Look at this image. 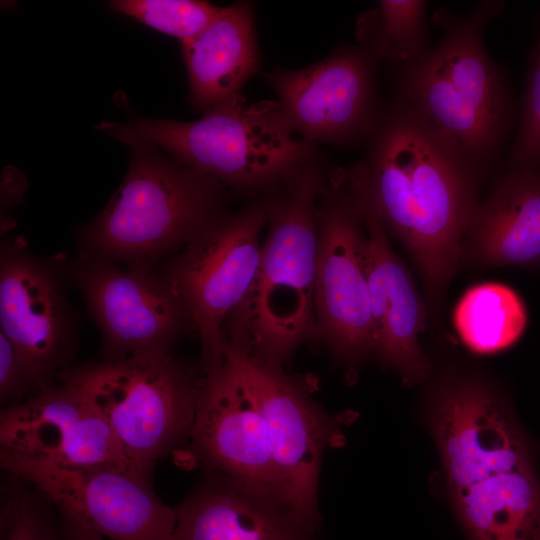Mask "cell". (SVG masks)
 <instances>
[{
  "mask_svg": "<svg viewBox=\"0 0 540 540\" xmlns=\"http://www.w3.org/2000/svg\"><path fill=\"white\" fill-rule=\"evenodd\" d=\"M364 146L358 163L369 197L416 264L428 310L437 313L490 172L396 94L384 101Z\"/></svg>",
  "mask_w": 540,
  "mask_h": 540,
  "instance_id": "6da1fadb",
  "label": "cell"
},
{
  "mask_svg": "<svg viewBox=\"0 0 540 540\" xmlns=\"http://www.w3.org/2000/svg\"><path fill=\"white\" fill-rule=\"evenodd\" d=\"M330 167L324 158L308 164L267 193L258 271L223 324L224 343L283 366L301 345L316 341L318 201Z\"/></svg>",
  "mask_w": 540,
  "mask_h": 540,
  "instance_id": "7a4b0ae2",
  "label": "cell"
},
{
  "mask_svg": "<svg viewBox=\"0 0 540 540\" xmlns=\"http://www.w3.org/2000/svg\"><path fill=\"white\" fill-rule=\"evenodd\" d=\"M128 147L122 183L102 211L78 229V256L154 270L229 212L232 194L152 144Z\"/></svg>",
  "mask_w": 540,
  "mask_h": 540,
  "instance_id": "3957f363",
  "label": "cell"
},
{
  "mask_svg": "<svg viewBox=\"0 0 540 540\" xmlns=\"http://www.w3.org/2000/svg\"><path fill=\"white\" fill-rule=\"evenodd\" d=\"M503 7V1L484 0L463 17L446 18L437 44L417 60L393 67L394 94L489 172L513 121L509 84L483 40L485 27Z\"/></svg>",
  "mask_w": 540,
  "mask_h": 540,
  "instance_id": "277c9868",
  "label": "cell"
},
{
  "mask_svg": "<svg viewBox=\"0 0 540 540\" xmlns=\"http://www.w3.org/2000/svg\"><path fill=\"white\" fill-rule=\"evenodd\" d=\"M96 128L125 143L146 142L178 163L250 200L265 195L302 167L324 158L317 144L295 137L277 101L223 104L196 121L137 118Z\"/></svg>",
  "mask_w": 540,
  "mask_h": 540,
  "instance_id": "5b68a950",
  "label": "cell"
},
{
  "mask_svg": "<svg viewBox=\"0 0 540 540\" xmlns=\"http://www.w3.org/2000/svg\"><path fill=\"white\" fill-rule=\"evenodd\" d=\"M202 380L198 365L172 352L71 365L57 378L89 399L128 460L148 473L189 440Z\"/></svg>",
  "mask_w": 540,
  "mask_h": 540,
  "instance_id": "8992f818",
  "label": "cell"
},
{
  "mask_svg": "<svg viewBox=\"0 0 540 540\" xmlns=\"http://www.w3.org/2000/svg\"><path fill=\"white\" fill-rule=\"evenodd\" d=\"M316 341L349 372L373 357L368 238L348 170L330 167L318 201Z\"/></svg>",
  "mask_w": 540,
  "mask_h": 540,
  "instance_id": "52a82bcc",
  "label": "cell"
},
{
  "mask_svg": "<svg viewBox=\"0 0 540 540\" xmlns=\"http://www.w3.org/2000/svg\"><path fill=\"white\" fill-rule=\"evenodd\" d=\"M268 213L267 194L251 199L218 218L157 268L192 317L201 344V374L221 358L223 324L255 280Z\"/></svg>",
  "mask_w": 540,
  "mask_h": 540,
  "instance_id": "ba28073f",
  "label": "cell"
},
{
  "mask_svg": "<svg viewBox=\"0 0 540 540\" xmlns=\"http://www.w3.org/2000/svg\"><path fill=\"white\" fill-rule=\"evenodd\" d=\"M67 274L99 329L100 361L170 353L185 336H197L185 304L158 269L77 256Z\"/></svg>",
  "mask_w": 540,
  "mask_h": 540,
  "instance_id": "9c48e42d",
  "label": "cell"
},
{
  "mask_svg": "<svg viewBox=\"0 0 540 540\" xmlns=\"http://www.w3.org/2000/svg\"><path fill=\"white\" fill-rule=\"evenodd\" d=\"M61 256L32 253L23 237L0 248V325L38 391L57 382L78 349V322Z\"/></svg>",
  "mask_w": 540,
  "mask_h": 540,
  "instance_id": "30bf717a",
  "label": "cell"
},
{
  "mask_svg": "<svg viewBox=\"0 0 540 540\" xmlns=\"http://www.w3.org/2000/svg\"><path fill=\"white\" fill-rule=\"evenodd\" d=\"M380 62L359 43L342 45L312 65L275 68L263 78L295 133L317 145L351 149L365 143L380 115Z\"/></svg>",
  "mask_w": 540,
  "mask_h": 540,
  "instance_id": "8fae6325",
  "label": "cell"
},
{
  "mask_svg": "<svg viewBox=\"0 0 540 540\" xmlns=\"http://www.w3.org/2000/svg\"><path fill=\"white\" fill-rule=\"evenodd\" d=\"M0 463L104 538L169 540L174 531L175 508L156 495L150 474L109 465L65 466L5 450Z\"/></svg>",
  "mask_w": 540,
  "mask_h": 540,
  "instance_id": "7c38bea8",
  "label": "cell"
},
{
  "mask_svg": "<svg viewBox=\"0 0 540 540\" xmlns=\"http://www.w3.org/2000/svg\"><path fill=\"white\" fill-rule=\"evenodd\" d=\"M224 352L263 415L286 504L318 530L320 467L326 447L337 438L336 422L282 365L229 343Z\"/></svg>",
  "mask_w": 540,
  "mask_h": 540,
  "instance_id": "4fadbf2b",
  "label": "cell"
},
{
  "mask_svg": "<svg viewBox=\"0 0 540 540\" xmlns=\"http://www.w3.org/2000/svg\"><path fill=\"white\" fill-rule=\"evenodd\" d=\"M432 428L450 495L500 473L532 468L506 402L476 375L450 372L437 381Z\"/></svg>",
  "mask_w": 540,
  "mask_h": 540,
  "instance_id": "5bb4252c",
  "label": "cell"
},
{
  "mask_svg": "<svg viewBox=\"0 0 540 540\" xmlns=\"http://www.w3.org/2000/svg\"><path fill=\"white\" fill-rule=\"evenodd\" d=\"M189 442L205 470L222 472L287 505L263 415L224 350L203 374Z\"/></svg>",
  "mask_w": 540,
  "mask_h": 540,
  "instance_id": "9a60e30c",
  "label": "cell"
},
{
  "mask_svg": "<svg viewBox=\"0 0 540 540\" xmlns=\"http://www.w3.org/2000/svg\"><path fill=\"white\" fill-rule=\"evenodd\" d=\"M0 446L65 466L109 465L151 474L128 460L102 414L79 389L63 381L2 408Z\"/></svg>",
  "mask_w": 540,
  "mask_h": 540,
  "instance_id": "2e32d148",
  "label": "cell"
},
{
  "mask_svg": "<svg viewBox=\"0 0 540 540\" xmlns=\"http://www.w3.org/2000/svg\"><path fill=\"white\" fill-rule=\"evenodd\" d=\"M348 174L360 200L368 238L373 358L395 371L406 385L424 381L431 370L419 335L428 308L422 301L406 264L395 252L390 235L369 197L358 162Z\"/></svg>",
  "mask_w": 540,
  "mask_h": 540,
  "instance_id": "e0dca14e",
  "label": "cell"
},
{
  "mask_svg": "<svg viewBox=\"0 0 540 540\" xmlns=\"http://www.w3.org/2000/svg\"><path fill=\"white\" fill-rule=\"evenodd\" d=\"M204 476L177 505L169 540H317L287 505L222 472Z\"/></svg>",
  "mask_w": 540,
  "mask_h": 540,
  "instance_id": "ac0fdd59",
  "label": "cell"
},
{
  "mask_svg": "<svg viewBox=\"0 0 540 540\" xmlns=\"http://www.w3.org/2000/svg\"><path fill=\"white\" fill-rule=\"evenodd\" d=\"M540 262V169L509 168L476 205L460 249L459 267Z\"/></svg>",
  "mask_w": 540,
  "mask_h": 540,
  "instance_id": "d6986e66",
  "label": "cell"
},
{
  "mask_svg": "<svg viewBox=\"0 0 540 540\" xmlns=\"http://www.w3.org/2000/svg\"><path fill=\"white\" fill-rule=\"evenodd\" d=\"M181 44L195 110L204 113L246 99L243 88L261 64L250 1L222 7L206 28Z\"/></svg>",
  "mask_w": 540,
  "mask_h": 540,
  "instance_id": "ffe728a7",
  "label": "cell"
},
{
  "mask_svg": "<svg viewBox=\"0 0 540 540\" xmlns=\"http://www.w3.org/2000/svg\"><path fill=\"white\" fill-rule=\"evenodd\" d=\"M451 499L473 540H540V482L532 468L491 476Z\"/></svg>",
  "mask_w": 540,
  "mask_h": 540,
  "instance_id": "44dd1931",
  "label": "cell"
},
{
  "mask_svg": "<svg viewBox=\"0 0 540 540\" xmlns=\"http://www.w3.org/2000/svg\"><path fill=\"white\" fill-rule=\"evenodd\" d=\"M463 344L479 354H491L513 345L522 335L527 314L518 294L510 287L486 282L467 289L453 315Z\"/></svg>",
  "mask_w": 540,
  "mask_h": 540,
  "instance_id": "7402d4cb",
  "label": "cell"
},
{
  "mask_svg": "<svg viewBox=\"0 0 540 540\" xmlns=\"http://www.w3.org/2000/svg\"><path fill=\"white\" fill-rule=\"evenodd\" d=\"M426 13L424 0L378 1L358 19V43L393 67L411 63L430 48Z\"/></svg>",
  "mask_w": 540,
  "mask_h": 540,
  "instance_id": "603a6c76",
  "label": "cell"
},
{
  "mask_svg": "<svg viewBox=\"0 0 540 540\" xmlns=\"http://www.w3.org/2000/svg\"><path fill=\"white\" fill-rule=\"evenodd\" d=\"M11 476L2 496L1 540H61L54 504L27 481Z\"/></svg>",
  "mask_w": 540,
  "mask_h": 540,
  "instance_id": "cb8c5ba5",
  "label": "cell"
},
{
  "mask_svg": "<svg viewBox=\"0 0 540 540\" xmlns=\"http://www.w3.org/2000/svg\"><path fill=\"white\" fill-rule=\"evenodd\" d=\"M109 6L181 43L199 34L222 10L199 0H114Z\"/></svg>",
  "mask_w": 540,
  "mask_h": 540,
  "instance_id": "d4e9b609",
  "label": "cell"
},
{
  "mask_svg": "<svg viewBox=\"0 0 540 540\" xmlns=\"http://www.w3.org/2000/svg\"><path fill=\"white\" fill-rule=\"evenodd\" d=\"M529 68L520 126L508 155L509 168L540 165V37Z\"/></svg>",
  "mask_w": 540,
  "mask_h": 540,
  "instance_id": "484cf974",
  "label": "cell"
},
{
  "mask_svg": "<svg viewBox=\"0 0 540 540\" xmlns=\"http://www.w3.org/2000/svg\"><path fill=\"white\" fill-rule=\"evenodd\" d=\"M39 391L10 340L0 331V401L4 407L19 404Z\"/></svg>",
  "mask_w": 540,
  "mask_h": 540,
  "instance_id": "4316f807",
  "label": "cell"
},
{
  "mask_svg": "<svg viewBox=\"0 0 540 540\" xmlns=\"http://www.w3.org/2000/svg\"><path fill=\"white\" fill-rule=\"evenodd\" d=\"M60 519L61 540H105L74 514L56 508Z\"/></svg>",
  "mask_w": 540,
  "mask_h": 540,
  "instance_id": "83f0119b",
  "label": "cell"
},
{
  "mask_svg": "<svg viewBox=\"0 0 540 540\" xmlns=\"http://www.w3.org/2000/svg\"><path fill=\"white\" fill-rule=\"evenodd\" d=\"M25 188L26 180L19 171L13 168L11 171H5L2 179V210L16 205L21 200Z\"/></svg>",
  "mask_w": 540,
  "mask_h": 540,
  "instance_id": "f1b7e54d",
  "label": "cell"
}]
</instances>
